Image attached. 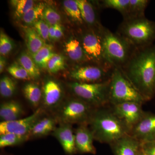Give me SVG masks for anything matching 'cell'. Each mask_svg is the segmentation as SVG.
Listing matches in <instances>:
<instances>
[{"label": "cell", "mask_w": 155, "mask_h": 155, "mask_svg": "<svg viewBox=\"0 0 155 155\" xmlns=\"http://www.w3.org/2000/svg\"><path fill=\"white\" fill-rule=\"evenodd\" d=\"M121 69L147 102L155 96V44L136 48Z\"/></svg>", "instance_id": "cell-1"}, {"label": "cell", "mask_w": 155, "mask_h": 155, "mask_svg": "<svg viewBox=\"0 0 155 155\" xmlns=\"http://www.w3.org/2000/svg\"><path fill=\"white\" fill-rule=\"evenodd\" d=\"M87 124L94 140L102 143L111 144L130 134L127 126L109 105L95 109Z\"/></svg>", "instance_id": "cell-2"}, {"label": "cell", "mask_w": 155, "mask_h": 155, "mask_svg": "<svg viewBox=\"0 0 155 155\" xmlns=\"http://www.w3.org/2000/svg\"><path fill=\"white\" fill-rule=\"evenodd\" d=\"M100 34L106 61L114 67L122 69L137 48L119 34L114 33L104 26Z\"/></svg>", "instance_id": "cell-3"}, {"label": "cell", "mask_w": 155, "mask_h": 155, "mask_svg": "<svg viewBox=\"0 0 155 155\" xmlns=\"http://www.w3.org/2000/svg\"><path fill=\"white\" fill-rule=\"evenodd\" d=\"M116 32L136 48L148 46L155 41V22L145 17L123 19Z\"/></svg>", "instance_id": "cell-4"}, {"label": "cell", "mask_w": 155, "mask_h": 155, "mask_svg": "<svg viewBox=\"0 0 155 155\" xmlns=\"http://www.w3.org/2000/svg\"><path fill=\"white\" fill-rule=\"evenodd\" d=\"M109 105L134 102L143 104L146 101L128 80L122 70L115 67L110 79Z\"/></svg>", "instance_id": "cell-5"}, {"label": "cell", "mask_w": 155, "mask_h": 155, "mask_svg": "<svg viewBox=\"0 0 155 155\" xmlns=\"http://www.w3.org/2000/svg\"><path fill=\"white\" fill-rule=\"evenodd\" d=\"M109 83L110 80L96 83L72 81L69 84V87L73 96L96 109L109 105Z\"/></svg>", "instance_id": "cell-6"}, {"label": "cell", "mask_w": 155, "mask_h": 155, "mask_svg": "<svg viewBox=\"0 0 155 155\" xmlns=\"http://www.w3.org/2000/svg\"><path fill=\"white\" fill-rule=\"evenodd\" d=\"M95 109L82 100L73 96L63 102L55 111L54 116L60 124L80 125L87 123Z\"/></svg>", "instance_id": "cell-7"}, {"label": "cell", "mask_w": 155, "mask_h": 155, "mask_svg": "<svg viewBox=\"0 0 155 155\" xmlns=\"http://www.w3.org/2000/svg\"><path fill=\"white\" fill-rule=\"evenodd\" d=\"M114 68L109 63L88 61L76 66L70 72L69 76L74 82L101 83L110 80Z\"/></svg>", "instance_id": "cell-8"}, {"label": "cell", "mask_w": 155, "mask_h": 155, "mask_svg": "<svg viewBox=\"0 0 155 155\" xmlns=\"http://www.w3.org/2000/svg\"><path fill=\"white\" fill-rule=\"evenodd\" d=\"M100 31L87 27L81 32L79 39L89 61L95 63H108L104 56Z\"/></svg>", "instance_id": "cell-9"}, {"label": "cell", "mask_w": 155, "mask_h": 155, "mask_svg": "<svg viewBox=\"0 0 155 155\" xmlns=\"http://www.w3.org/2000/svg\"><path fill=\"white\" fill-rule=\"evenodd\" d=\"M142 104L129 102L109 105L114 114L122 121L130 130L135 126L144 116Z\"/></svg>", "instance_id": "cell-10"}, {"label": "cell", "mask_w": 155, "mask_h": 155, "mask_svg": "<svg viewBox=\"0 0 155 155\" xmlns=\"http://www.w3.org/2000/svg\"><path fill=\"white\" fill-rule=\"evenodd\" d=\"M44 110L39 108L30 116L22 119L0 123V134L14 133L21 135H28L39 119L43 116Z\"/></svg>", "instance_id": "cell-11"}, {"label": "cell", "mask_w": 155, "mask_h": 155, "mask_svg": "<svg viewBox=\"0 0 155 155\" xmlns=\"http://www.w3.org/2000/svg\"><path fill=\"white\" fill-rule=\"evenodd\" d=\"M41 107L44 110L55 111L64 101V91L61 84L54 79L45 82L42 90Z\"/></svg>", "instance_id": "cell-12"}, {"label": "cell", "mask_w": 155, "mask_h": 155, "mask_svg": "<svg viewBox=\"0 0 155 155\" xmlns=\"http://www.w3.org/2000/svg\"><path fill=\"white\" fill-rule=\"evenodd\" d=\"M129 134L140 143L155 141V114L146 112Z\"/></svg>", "instance_id": "cell-13"}, {"label": "cell", "mask_w": 155, "mask_h": 155, "mask_svg": "<svg viewBox=\"0 0 155 155\" xmlns=\"http://www.w3.org/2000/svg\"><path fill=\"white\" fill-rule=\"evenodd\" d=\"M74 134L77 153L96 154V149L93 144L94 137L87 123L79 125Z\"/></svg>", "instance_id": "cell-14"}, {"label": "cell", "mask_w": 155, "mask_h": 155, "mask_svg": "<svg viewBox=\"0 0 155 155\" xmlns=\"http://www.w3.org/2000/svg\"><path fill=\"white\" fill-rule=\"evenodd\" d=\"M72 125L60 124L52 133L58 140L64 151L68 155L76 154L75 134L73 132Z\"/></svg>", "instance_id": "cell-15"}, {"label": "cell", "mask_w": 155, "mask_h": 155, "mask_svg": "<svg viewBox=\"0 0 155 155\" xmlns=\"http://www.w3.org/2000/svg\"><path fill=\"white\" fill-rule=\"evenodd\" d=\"M114 155H139L141 143L130 134L110 145Z\"/></svg>", "instance_id": "cell-16"}, {"label": "cell", "mask_w": 155, "mask_h": 155, "mask_svg": "<svg viewBox=\"0 0 155 155\" xmlns=\"http://www.w3.org/2000/svg\"><path fill=\"white\" fill-rule=\"evenodd\" d=\"M80 10L84 23L87 27L101 30L103 25L100 23L94 5L87 0H76Z\"/></svg>", "instance_id": "cell-17"}, {"label": "cell", "mask_w": 155, "mask_h": 155, "mask_svg": "<svg viewBox=\"0 0 155 155\" xmlns=\"http://www.w3.org/2000/svg\"><path fill=\"white\" fill-rule=\"evenodd\" d=\"M58 121L55 116H43L39 119L28 134L29 138L43 137L52 133Z\"/></svg>", "instance_id": "cell-18"}, {"label": "cell", "mask_w": 155, "mask_h": 155, "mask_svg": "<svg viewBox=\"0 0 155 155\" xmlns=\"http://www.w3.org/2000/svg\"><path fill=\"white\" fill-rule=\"evenodd\" d=\"M65 49L69 59L78 65L90 61L85 55L79 38L72 37L65 44Z\"/></svg>", "instance_id": "cell-19"}, {"label": "cell", "mask_w": 155, "mask_h": 155, "mask_svg": "<svg viewBox=\"0 0 155 155\" xmlns=\"http://www.w3.org/2000/svg\"><path fill=\"white\" fill-rule=\"evenodd\" d=\"M23 113L22 105L17 101L6 102L0 106V118L2 122H10L20 119Z\"/></svg>", "instance_id": "cell-20"}, {"label": "cell", "mask_w": 155, "mask_h": 155, "mask_svg": "<svg viewBox=\"0 0 155 155\" xmlns=\"http://www.w3.org/2000/svg\"><path fill=\"white\" fill-rule=\"evenodd\" d=\"M23 30L25 45L30 55L36 53L46 44L45 41L40 36L33 27L25 26Z\"/></svg>", "instance_id": "cell-21"}, {"label": "cell", "mask_w": 155, "mask_h": 155, "mask_svg": "<svg viewBox=\"0 0 155 155\" xmlns=\"http://www.w3.org/2000/svg\"><path fill=\"white\" fill-rule=\"evenodd\" d=\"M23 93L25 98L34 107H37L41 103L42 91L36 83L28 82L23 87Z\"/></svg>", "instance_id": "cell-22"}, {"label": "cell", "mask_w": 155, "mask_h": 155, "mask_svg": "<svg viewBox=\"0 0 155 155\" xmlns=\"http://www.w3.org/2000/svg\"><path fill=\"white\" fill-rule=\"evenodd\" d=\"M17 62L27 71L31 79L36 80L39 78L40 69L33 61L30 54L22 52L18 57Z\"/></svg>", "instance_id": "cell-23"}, {"label": "cell", "mask_w": 155, "mask_h": 155, "mask_svg": "<svg viewBox=\"0 0 155 155\" xmlns=\"http://www.w3.org/2000/svg\"><path fill=\"white\" fill-rule=\"evenodd\" d=\"M54 54L53 46L46 44L38 51L31 55L40 69H47L48 63Z\"/></svg>", "instance_id": "cell-24"}, {"label": "cell", "mask_w": 155, "mask_h": 155, "mask_svg": "<svg viewBox=\"0 0 155 155\" xmlns=\"http://www.w3.org/2000/svg\"><path fill=\"white\" fill-rule=\"evenodd\" d=\"M130 0H103L97 2L98 6L103 8L114 9L120 12L126 19L128 12Z\"/></svg>", "instance_id": "cell-25"}, {"label": "cell", "mask_w": 155, "mask_h": 155, "mask_svg": "<svg viewBox=\"0 0 155 155\" xmlns=\"http://www.w3.org/2000/svg\"><path fill=\"white\" fill-rule=\"evenodd\" d=\"M150 2L149 0H130L126 19H134L145 17V11Z\"/></svg>", "instance_id": "cell-26"}, {"label": "cell", "mask_w": 155, "mask_h": 155, "mask_svg": "<svg viewBox=\"0 0 155 155\" xmlns=\"http://www.w3.org/2000/svg\"><path fill=\"white\" fill-rule=\"evenodd\" d=\"M28 135H21L14 133H6L0 136V147L19 145L29 139Z\"/></svg>", "instance_id": "cell-27"}, {"label": "cell", "mask_w": 155, "mask_h": 155, "mask_svg": "<svg viewBox=\"0 0 155 155\" xmlns=\"http://www.w3.org/2000/svg\"><path fill=\"white\" fill-rule=\"evenodd\" d=\"M46 7L45 5L43 2L35 4L21 19L25 24L33 25L42 17Z\"/></svg>", "instance_id": "cell-28"}, {"label": "cell", "mask_w": 155, "mask_h": 155, "mask_svg": "<svg viewBox=\"0 0 155 155\" xmlns=\"http://www.w3.org/2000/svg\"><path fill=\"white\" fill-rule=\"evenodd\" d=\"M64 10L68 16L78 25L84 24L76 0H65L63 2Z\"/></svg>", "instance_id": "cell-29"}, {"label": "cell", "mask_w": 155, "mask_h": 155, "mask_svg": "<svg viewBox=\"0 0 155 155\" xmlns=\"http://www.w3.org/2000/svg\"><path fill=\"white\" fill-rule=\"evenodd\" d=\"M17 90V83L13 78L8 76L2 78L0 80V94L3 97L8 98L14 96Z\"/></svg>", "instance_id": "cell-30"}, {"label": "cell", "mask_w": 155, "mask_h": 155, "mask_svg": "<svg viewBox=\"0 0 155 155\" xmlns=\"http://www.w3.org/2000/svg\"><path fill=\"white\" fill-rule=\"evenodd\" d=\"M11 5L14 10V16L17 18H22L35 5L31 0H13Z\"/></svg>", "instance_id": "cell-31"}, {"label": "cell", "mask_w": 155, "mask_h": 155, "mask_svg": "<svg viewBox=\"0 0 155 155\" xmlns=\"http://www.w3.org/2000/svg\"><path fill=\"white\" fill-rule=\"evenodd\" d=\"M7 71L9 74L16 79L30 81L32 80L27 71L17 62H14L10 65Z\"/></svg>", "instance_id": "cell-32"}, {"label": "cell", "mask_w": 155, "mask_h": 155, "mask_svg": "<svg viewBox=\"0 0 155 155\" xmlns=\"http://www.w3.org/2000/svg\"><path fill=\"white\" fill-rule=\"evenodd\" d=\"M65 65L64 57L55 54L48 63L47 69L50 73H58L65 69Z\"/></svg>", "instance_id": "cell-33"}, {"label": "cell", "mask_w": 155, "mask_h": 155, "mask_svg": "<svg viewBox=\"0 0 155 155\" xmlns=\"http://www.w3.org/2000/svg\"><path fill=\"white\" fill-rule=\"evenodd\" d=\"M14 44L13 40L3 31L0 33V54L5 57L9 54L13 50Z\"/></svg>", "instance_id": "cell-34"}, {"label": "cell", "mask_w": 155, "mask_h": 155, "mask_svg": "<svg viewBox=\"0 0 155 155\" xmlns=\"http://www.w3.org/2000/svg\"><path fill=\"white\" fill-rule=\"evenodd\" d=\"M42 18L49 25H55L61 24V15L55 10L50 7H46Z\"/></svg>", "instance_id": "cell-35"}, {"label": "cell", "mask_w": 155, "mask_h": 155, "mask_svg": "<svg viewBox=\"0 0 155 155\" xmlns=\"http://www.w3.org/2000/svg\"><path fill=\"white\" fill-rule=\"evenodd\" d=\"M33 28L45 41L49 39L50 25L43 19H40L33 24Z\"/></svg>", "instance_id": "cell-36"}, {"label": "cell", "mask_w": 155, "mask_h": 155, "mask_svg": "<svg viewBox=\"0 0 155 155\" xmlns=\"http://www.w3.org/2000/svg\"><path fill=\"white\" fill-rule=\"evenodd\" d=\"M141 149L147 155H155V141L141 143Z\"/></svg>", "instance_id": "cell-37"}, {"label": "cell", "mask_w": 155, "mask_h": 155, "mask_svg": "<svg viewBox=\"0 0 155 155\" xmlns=\"http://www.w3.org/2000/svg\"><path fill=\"white\" fill-rule=\"evenodd\" d=\"M55 40H58L62 38L63 36L64 31L62 25L61 24H57L55 25Z\"/></svg>", "instance_id": "cell-38"}, {"label": "cell", "mask_w": 155, "mask_h": 155, "mask_svg": "<svg viewBox=\"0 0 155 155\" xmlns=\"http://www.w3.org/2000/svg\"><path fill=\"white\" fill-rule=\"evenodd\" d=\"M55 25H50L49 38V39L51 40H55Z\"/></svg>", "instance_id": "cell-39"}, {"label": "cell", "mask_w": 155, "mask_h": 155, "mask_svg": "<svg viewBox=\"0 0 155 155\" xmlns=\"http://www.w3.org/2000/svg\"><path fill=\"white\" fill-rule=\"evenodd\" d=\"M6 60L4 57L1 56L0 58V73H2L4 71L5 67H6Z\"/></svg>", "instance_id": "cell-40"}, {"label": "cell", "mask_w": 155, "mask_h": 155, "mask_svg": "<svg viewBox=\"0 0 155 155\" xmlns=\"http://www.w3.org/2000/svg\"><path fill=\"white\" fill-rule=\"evenodd\" d=\"M147 155V154L146 153H145L141 149V151H140V155Z\"/></svg>", "instance_id": "cell-41"}, {"label": "cell", "mask_w": 155, "mask_h": 155, "mask_svg": "<svg viewBox=\"0 0 155 155\" xmlns=\"http://www.w3.org/2000/svg\"><path fill=\"white\" fill-rule=\"evenodd\" d=\"M1 155H5V154H1Z\"/></svg>", "instance_id": "cell-42"}]
</instances>
